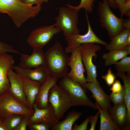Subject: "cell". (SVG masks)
<instances>
[{
	"label": "cell",
	"mask_w": 130,
	"mask_h": 130,
	"mask_svg": "<svg viewBox=\"0 0 130 130\" xmlns=\"http://www.w3.org/2000/svg\"><path fill=\"white\" fill-rule=\"evenodd\" d=\"M24 3L20 0H0V13L7 14L19 28L27 20L39 13L41 5Z\"/></svg>",
	"instance_id": "6da1fadb"
},
{
	"label": "cell",
	"mask_w": 130,
	"mask_h": 130,
	"mask_svg": "<svg viewBox=\"0 0 130 130\" xmlns=\"http://www.w3.org/2000/svg\"><path fill=\"white\" fill-rule=\"evenodd\" d=\"M45 53L46 66L50 75L58 79L67 76L69 70L68 64L70 57L64 50L60 43L56 41Z\"/></svg>",
	"instance_id": "7a4b0ae2"
},
{
	"label": "cell",
	"mask_w": 130,
	"mask_h": 130,
	"mask_svg": "<svg viewBox=\"0 0 130 130\" xmlns=\"http://www.w3.org/2000/svg\"><path fill=\"white\" fill-rule=\"evenodd\" d=\"M99 2L98 11L101 26L107 32L110 40L123 30V24L126 19L119 18L111 11L108 0Z\"/></svg>",
	"instance_id": "3957f363"
},
{
	"label": "cell",
	"mask_w": 130,
	"mask_h": 130,
	"mask_svg": "<svg viewBox=\"0 0 130 130\" xmlns=\"http://www.w3.org/2000/svg\"><path fill=\"white\" fill-rule=\"evenodd\" d=\"M60 85L68 93L72 106L81 105L97 109L95 103L91 101L87 96L85 89L79 83L71 80L67 76L63 78Z\"/></svg>",
	"instance_id": "277c9868"
},
{
	"label": "cell",
	"mask_w": 130,
	"mask_h": 130,
	"mask_svg": "<svg viewBox=\"0 0 130 130\" xmlns=\"http://www.w3.org/2000/svg\"><path fill=\"white\" fill-rule=\"evenodd\" d=\"M58 9V15L55 18V27L63 31L64 35L79 34L78 12L68 7H60Z\"/></svg>",
	"instance_id": "5b68a950"
},
{
	"label": "cell",
	"mask_w": 130,
	"mask_h": 130,
	"mask_svg": "<svg viewBox=\"0 0 130 130\" xmlns=\"http://www.w3.org/2000/svg\"><path fill=\"white\" fill-rule=\"evenodd\" d=\"M48 102L52 106L55 116L59 121L66 112L72 106L70 96L66 91L56 83L50 89Z\"/></svg>",
	"instance_id": "8992f818"
},
{
	"label": "cell",
	"mask_w": 130,
	"mask_h": 130,
	"mask_svg": "<svg viewBox=\"0 0 130 130\" xmlns=\"http://www.w3.org/2000/svg\"><path fill=\"white\" fill-rule=\"evenodd\" d=\"M34 112L15 100L10 92L0 94V118L2 122L13 114H18L31 117Z\"/></svg>",
	"instance_id": "52a82bcc"
},
{
	"label": "cell",
	"mask_w": 130,
	"mask_h": 130,
	"mask_svg": "<svg viewBox=\"0 0 130 130\" xmlns=\"http://www.w3.org/2000/svg\"><path fill=\"white\" fill-rule=\"evenodd\" d=\"M94 43L81 44L78 48L79 50L83 64L87 74V82H91L97 80V66L92 62L93 57H96V52L99 51L101 47Z\"/></svg>",
	"instance_id": "ba28073f"
},
{
	"label": "cell",
	"mask_w": 130,
	"mask_h": 130,
	"mask_svg": "<svg viewBox=\"0 0 130 130\" xmlns=\"http://www.w3.org/2000/svg\"><path fill=\"white\" fill-rule=\"evenodd\" d=\"M86 16L88 30L87 33L83 35L79 34L74 35L65 34L64 35L67 46L65 48L67 53H72L81 44L87 43H94L101 44L106 46L108 44L99 38L93 31L91 26L87 12Z\"/></svg>",
	"instance_id": "9c48e42d"
},
{
	"label": "cell",
	"mask_w": 130,
	"mask_h": 130,
	"mask_svg": "<svg viewBox=\"0 0 130 130\" xmlns=\"http://www.w3.org/2000/svg\"><path fill=\"white\" fill-rule=\"evenodd\" d=\"M60 31L55 27L54 24L41 26L31 32L27 38V42L33 48H42L55 35Z\"/></svg>",
	"instance_id": "30bf717a"
},
{
	"label": "cell",
	"mask_w": 130,
	"mask_h": 130,
	"mask_svg": "<svg viewBox=\"0 0 130 130\" xmlns=\"http://www.w3.org/2000/svg\"><path fill=\"white\" fill-rule=\"evenodd\" d=\"M72 53L68 64L71 70L67 76L72 81L79 83L83 86L87 81L84 75L85 70L83 67L80 51L77 48Z\"/></svg>",
	"instance_id": "8fae6325"
},
{
	"label": "cell",
	"mask_w": 130,
	"mask_h": 130,
	"mask_svg": "<svg viewBox=\"0 0 130 130\" xmlns=\"http://www.w3.org/2000/svg\"><path fill=\"white\" fill-rule=\"evenodd\" d=\"M7 75L10 85V93L17 101L30 109L24 91L22 77L14 72L13 67L8 69Z\"/></svg>",
	"instance_id": "7c38bea8"
},
{
	"label": "cell",
	"mask_w": 130,
	"mask_h": 130,
	"mask_svg": "<svg viewBox=\"0 0 130 130\" xmlns=\"http://www.w3.org/2000/svg\"><path fill=\"white\" fill-rule=\"evenodd\" d=\"M83 87L91 92L92 97L95 99L96 102L101 109H106L109 112H110L112 107L110 96L105 92L97 80L91 82H87Z\"/></svg>",
	"instance_id": "4fadbf2b"
},
{
	"label": "cell",
	"mask_w": 130,
	"mask_h": 130,
	"mask_svg": "<svg viewBox=\"0 0 130 130\" xmlns=\"http://www.w3.org/2000/svg\"><path fill=\"white\" fill-rule=\"evenodd\" d=\"M42 49L33 48L32 54L30 55L21 53L19 66L23 68L32 69L46 65L45 54Z\"/></svg>",
	"instance_id": "5bb4252c"
},
{
	"label": "cell",
	"mask_w": 130,
	"mask_h": 130,
	"mask_svg": "<svg viewBox=\"0 0 130 130\" xmlns=\"http://www.w3.org/2000/svg\"><path fill=\"white\" fill-rule=\"evenodd\" d=\"M14 61L12 56L6 53L0 54V94L10 92V85L7 72L13 67Z\"/></svg>",
	"instance_id": "9a60e30c"
},
{
	"label": "cell",
	"mask_w": 130,
	"mask_h": 130,
	"mask_svg": "<svg viewBox=\"0 0 130 130\" xmlns=\"http://www.w3.org/2000/svg\"><path fill=\"white\" fill-rule=\"evenodd\" d=\"M13 69L16 73L22 77L38 81L41 85L45 83L50 75L46 65L41 66L34 69H24L19 66H13Z\"/></svg>",
	"instance_id": "2e32d148"
},
{
	"label": "cell",
	"mask_w": 130,
	"mask_h": 130,
	"mask_svg": "<svg viewBox=\"0 0 130 130\" xmlns=\"http://www.w3.org/2000/svg\"><path fill=\"white\" fill-rule=\"evenodd\" d=\"M33 109L34 112L30 117L29 124L39 122H45L52 124V125L59 122L55 114L52 105L49 103L46 108L39 109L34 105Z\"/></svg>",
	"instance_id": "e0dca14e"
},
{
	"label": "cell",
	"mask_w": 130,
	"mask_h": 130,
	"mask_svg": "<svg viewBox=\"0 0 130 130\" xmlns=\"http://www.w3.org/2000/svg\"><path fill=\"white\" fill-rule=\"evenodd\" d=\"M58 79L49 75L46 81L41 86L36 97L33 105L39 109L47 107L49 104L48 98L49 91L52 87L56 83Z\"/></svg>",
	"instance_id": "ac0fdd59"
},
{
	"label": "cell",
	"mask_w": 130,
	"mask_h": 130,
	"mask_svg": "<svg viewBox=\"0 0 130 130\" xmlns=\"http://www.w3.org/2000/svg\"><path fill=\"white\" fill-rule=\"evenodd\" d=\"M23 87L30 108L33 109L36 97L41 84L39 82L33 81L26 77H22Z\"/></svg>",
	"instance_id": "d6986e66"
},
{
	"label": "cell",
	"mask_w": 130,
	"mask_h": 130,
	"mask_svg": "<svg viewBox=\"0 0 130 130\" xmlns=\"http://www.w3.org/2000/svg\"><path fill=\"white\" fill-rule=\"evenodd\" d=\"M113 121L122 130H126L127 110L125 103L114 105L109 112Z\"/></svg>",
	"instance_id": "ffe728a7"
},
{
	"label": "cell",
	"mask_w": 130,
	"mask_h": 130,
	"mask_svg": "<svg viewBox=\"0 0 130 130\" xmlns=\"http://www.w3.org/2000/svg\"><path fill=\"white\" fill-rule=\"evenodd\" d=\"M130 55V44L120 49L109 51L104 53L102 58L104 60V65L107 67L114 64L119 60Z\"/></svg>",
	"instance_id": "44dd1931"
},
{
	"label": "cell",
	"mask_w": 130,
	"mask_h": 130,
	"mask_svg": "<svg viewBox=\"0 0 130 130\" xmlns=\"http://www.w3.org/2000/svg\"><path fill=\"white\" fill-rule=\"evenodd\" d=\"M116 76L121 78L124 83V88L125 97V103L127 110V117L126 127L130 128V75H125L124 73L117 72Z\"/></svg>",
	"instance_id": "7402d4cb"
},
{
	"label": "cell",
	"mask_w": 130,
	"mask_h": 130,
	"mask_svg": "<svg viewBox=\"0 0 130 130\" xmlns=\"http://www.w3.org/2000/svg\"><path fill=\"white\" fill-rule=\"evenodd\" d=\"M82 113L80 112L72 111L66 116L65 119L58 123L53 124L51 130H72L75 122L79 119Z\"/></svg>",
	"instance_id": "603a6c76"
},
{
	"label": "cell",
	"mask_w": 130,
	"mask_h": 130,
	"mask_svg": "<svg viewBox=\"0 0 130 130\" xmlns=\"http://www.w3.org/2000/svg\"><path fill=\"white\" fill-rule=\"evenodd\" d=\"M95 104L97 109L100 111V130H122L112 120L110 116L109 112L107 110L101 109L96 102Z\"/></svg>",
	"instance_id": "cb8c5ba5"
},
{
	"label": "cell",
	"mask_w": 130,
	"mask_h": 130,
	"mask_svg": "<svg viewBox=\"0 0 130 130\" xmlns=\"http://www.w3.org/2000/svg\"><path fill=\"white\" fill-rule=\"evenodd\" d=\"M130 33V29L125 28L110 40V43L106 46V49L109 51L122 48Z\"/></svg>",
	"instance_id": "d4e9b609"
},
{
	"label": "cell",
	"mask_w": 130,
	"mask_h": 130,
	"mask_svg": "<svg viewBox=\"0 0 130 130\" xmlns=\"http://www.w3.org/2000/svg\"><path fill=\"white\" fill-rule=\"evenodd\" d=\"M24 116L18 114H11L2 121L6 130H13L20 123Z\"/></svg>",
	"instance_id": "484cf974"
},
{
	"label": "cell",
	"mask_w": 130,
	"mask_h": 130,
	"mask_svg": "<svg viewBox=\"0 0 130 130\" xmlns=\"http://www.w3.org/2000/svg\"><path fill=\"white\" fill-rule=\"evenodd\" d=\"M117 61L114 64L115 69L117 72H127V74L130 75V57L126 56Z\"/></svg>",
	"instance_id": "4316f807"
},
{
	"label": "cell",
	"mask_w": 130,
	"mask_h": 130,
	"mask_svg": "<svg viewBox=\"0 0 130 130\" xmlns=\"http://www.w3.org/2000/svg\"><path fill=\"white\" fill-rule=\"evenodd\" d=\"M96 0H81L80 4L77 6H73L68 4L67 7H70L79 12L80 9L84 8L87 12L91 13L93 10L94 2Z\"/></svg>",
	"instance_id": "83f0119b"
},
{
	"label": "cell",
	"mask_w": 130,
	"mask_h": 130,
	"mask_svg": "<svg viewBox=\"0 0 130 130\" xmlns=\"http://www.w3.org/2000/svg\"><path fill=\"white\" fill-rule=\"evenodd\" d=\"M110 96L111 100L114 105L125 103V93L123 86L120 91L114 93H111Z\"/></svg>",
	"instance_id": "f1b7e54d"
},
{
	"label": "cell",
	"mask_w": 130,
	"mask_h": 130,
	"mask_svg": "<svg viewBox=\"0 0 130 130\" xmlns=\"http://www.w3.org/2000/svg\"><path fill=\"white\" fill-rule=\"evenodd\" d=\"M52 125L49 123L39 122L29 124L28 126L31 130H49Z\"/></svg>",
	"instance_id": "f546056e"
},
{
	"label": "cell",
	"mask_w": 130,
	"mask_h": 130,
	"mask_svg": "<svg viewBox=\"0 0 130 130\" xmlns=\"http://www.w3.org/2000/svg\"><path fill=\"white\" fill-rule=\"evenodd\" d=\"M116 76L109 67L107 71V73L105 75H103L102 78L105 80L106 84L108 86H110L114 82Z\"/></svg>",
	"instance_id": "4dcf8cb0"
},
{
	"label": "cell",
	"mask_w": 130,
	"mask_h": 130,
	"mask_svg": "<svg viewBox=\"0 0 130 130\" xmlns=\"http://www.w3.org/2000/svg\"><path fill=\"white\" fill-rule=\"evenodd\" d=\"M10 52L21 54L18 51L13 48V46L0 41V54Z\"/></svg>",
	"instance_id": "1f68e13d"
},
{
	"label": "cell",
	"mask_w": 130,
	"mask_h": 130,
	"mask_svg": "<svg viewBox=\"0 0 130 130\" xmlns=\"http://www.w3.org/2000/svg\"><path fill=\"white\" fill-rule=\"evenodd\" d=\"M30 117L24 116L20 123L13 130H26L29 124Z\"/></svg>",
	"instance_id": "d6a6232c"
},
{
	"label": "cell",
	"mask_w": 130,
	"mask_h": 130,
	"mask_svg": "<svg viewBox=\"0 0 130 130\" xmlns=\"http://www.w3.org/2000/svg\"><path fill=\"white\" fill-rule=\"evenodd\" d=\"M90 117H87L81 124L78 125L75 123L72 130H86L87 129V125L89 121Z\"/></svg>",
	"instance_id": "836d02e7"
},
{
	"label": "cell",
	"mask_w": 130,
	"mask_h": 130,
	"mask_svg": "<svg viewBox=\"0 0 130 130\" xmlns=\"http://www.w3.org/2000/svg\"><path fill=\"white\" fill-rule=\"evenodd\" d=\"M123 87V86L122 85L120 82L117 79L115 80L109 90L111 91L112 93H117L120 91Z\"/></svg>",
	"instance_id": "e575fe53"
},
{
	"label": "cell",
	"mask_w": 130,
	"mask_h": 130,
	"mask_svg": "<svg viewBox=\"0 0 130 130\" xmlns=\"http://www.w3.org/2000/svg\"><path fill=\"white\" fill-rule=\"evenodd\" d=\"M100 114V111L98 110L96 114L94 116L91 115L90 117L89 122L91 124V127L89 130H95L96 123Z\"/></svg>",
	"instance_id": "d590c367"
},
{
	"label": "cell",
	"mask_w": 130,
	"mask_h": 130,
	"mask_svg": "<svg viewBox=\"0 0 130 130\" xmlns=\"http://www.w3.org/2000/svg\"><path fill=\"white\" fill-rule=\"evenodd\" d=\"M130 10V0L126 1L125 4L119 10L120 14V18H122Z\"/></svg>",
	"instance_id": "8d00e7d4"
},
{
	"label": "cell",
	"mask_w": 130,
	"mask_h": 130,
	"mask_svg": "<svg viewBox=\"0 0 130 130\" xmlns=\"http://www.w3.org/2000/svg\"><path fill=\"white\" fill-rule=\"evenodd\" d=\"M49 0H24L23 2L27 4L33 5L35 4L36 5H41L42 3L47 2Z\"/></svg>",
	"instance_id": "74e56055"
},
{
	"label": "cell",
	"mask_w": 130,
	"mask_h": 130,
	"mask_svg": "<svg viewBox=\"0 0 130 130\" xmlns=\"http://www.w3.org/2000/svg\"><path fill=\"white\" fill-rule=\"evenodd\" d=\"M117 5V8L119 10L125 4L126 0H114Z\"/></svg>",
	"instance_id": "f35d334b"
},
{
	"label": "cell",
	"mask_w": 130,
	"mask_h": 130,
	"mask_svg": "<svg viewBox=\"0 0 130 130\" xmlns=\"http://www.w3.org/2000/svg\"><path fill=\"white\" fill-rule=\"evenodd\" d=\"M123 27L124 29H130V18L126 19L123 24Z\"/></svg>",
	"instance_id": "ab89813d"
},
{
	"label": "cell",
	"mask_w": 130,
	"mask_h": 130,
	"mask_svg": "<svg viewBox=\"0 0 130 130\" xmlns=\"http://www.w3.org/2000/svg\"><path fill=\"white\" fill-rule=\"evenodd\" d=\"M110 7L114 9L117 8V4L114 0H108Z\"/></svg>",
	"instance_id": "60d3db41"
},
{
	"label": "cell",
	"mask_w": 130,
	"mask_h": 130,
	"mask_svg": "<svg viewBox=\"0 0 130 130\" xmlns=\"http://www.w3.org/2000/svg\"><path fill=\"white\" fill-rule=\"evenodd\" d=\"M0 130H6L2 122H0Z\"/></svg>",
	"instance_id": "b9f144b4"
},
{
	"label": "cell",
	"mask_w": 130,
	"mask_h": 130,
	"mask_svg": "<svg viewBox=\"0 0 130 130\" xmlns=\"http://www.w3.org/2000/svg\"><path fill=\"white\" fill-rule=\"evenodd\" d=\"M0 122H2V121L1 120L0 118Z\"/></svg>",
	"instance_id": "7bdbcfd3"
},
{
	"label": "cell",
	"mask_w": 130,
	"mask_h": 130,
	"mask_svg": "<svg viewBox=\"0 0 130 130\" xmlns=\"http://www.w3.org/2000/svg\"><path fill=\"white\" fill-rule=\"evenodd\" d=\"M22 1L23 2L24 0H20Z\"/></svg>",
	"instance_id": "ee69618b"
},
{
	"label": "cell",
	"mask_w": 130,
	"mask_h": 130,
	"mask_svg": "<svg viewBox=\"0 0 130 130\" xmlns=\"http://www.w3.org/2000/svg\"><path fill=\"white\" fill-rule=\"evenodd\" d=\"M129 0H126V1H129Z\"/></svg>",
	"instance_id": "f6af8a7d"
}]
</instances>
